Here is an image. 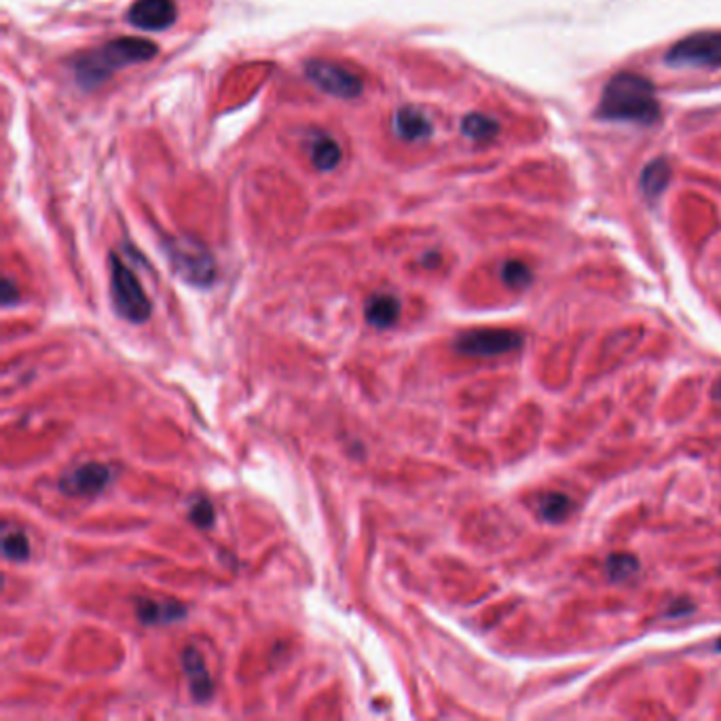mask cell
I'll list each match as a JSON object with an SVG mask.
<instances>
[{
	"mask_svg": "<svg viewBox=\"0 0 721 721\" xmlns=\"http://www.w3.org/2000/svg\"><path fill=\"white\" fill-rule=\"evenodd\" d=\"M176 15L179 9L174 0H136L127 11L129 24L147 32L170 28L176 22Z\"/></svg>",
	"mask_w": 721,
	"mask_h": 721,
	"instance_id": "obj_9",
	"label": "cell"
},
{
	"mask_svg": "<svg viewBox=\"0 0 721 721\" xmlns=\"http://www.w3.org/2000/svg\"><path fill=\"white\" fill-rule=\"evenodd\" d=\"M2 554L7 561H13V563H20V561H26L31 557V541L26 538L24 531H4L2 536Z\"/></svg>",
	"mask_w": 721,
	"mask_h": 721,
	"instance_id": "obj_18",
	"label": "cell"
},
{
	"mask_svg": "<svg viewBox=\"0 0 721 721\" xmlns=\"http://www.w3.org/2000/svg\"><path fill=\"white\" fill-rule=\"evenodd\" d=\"M668 182H671V165L666 163V159H654L643 168L641 188L650 199L661 197Z\"/></svg>",
	"mask_w": 721,
	"mask_h": 721,
	"instance_id": "obj_15",
	"label": "cell"
},
{
	"mask_svg": "<svg viewBox=\"0 0 721 721\" xmlns=\"http://www.w3.org/2000/svg\"><path fill=\"white\" fill-rule=\"evenodd\" d=\"M713 396H716V400L718 402H721V379L716 384V390H713Z\"/></svg>",
	"mask_w": 721,
	"mask_h": 721,
	"instance_id": "obj_23",
	"label": "cell"
},
{
	"mask_svg": "<svg viewBox=\"0 0 721 721\" xmlns=\"http://www.w3.org/2000/svg\"><path fill=\"white\" fill-rule=\"evenodd\" d=\"M157 56V45L147 38L123 36L104 45L98 52H91L77 61V81L83 90H95L102 85L115 70L152 60Z\"/></svg>",
	"mask_w": 721,
	"mask_h": 721,
	"instance_id": "obj_2",
	"label": "cell"
},
{
	"mask_svg": "<svg viewBox=\"0 0 721 721\" xmlns=\"http://www.w3.org/2000/svg\"><path fill=\"white\" fill-rule=\"evenodd\" d=\"M311 161L320 172H331L341 161V149L329 136H320L311 147Z\"/></svg>",
	"mask_w": 721,
	"mask_h": 721,
	"instance_id": "obj_17",
	"label": "cell"
},
{
	"mask_svg": "<svg viewBox=\"0 0 721 721\" xmlns=\"http://www.w3.org/2000/svg\"><path fill=\"white\" fill-rule=\"evenodd\" d=\"M181 662L191 696L195 700H199V702L208 700L211 691H214V684H211L210 673H208V666H206V659L202 656V652L197 648L188 645V648L182 650Z\"/></svg>",
	"mask_w": 721,
	"mask_h": 721,
	"instance_id": "obj_10",
	"label": "cell"
},
{
	"mask_svg": "<svg viewBox=\"0 0 721 721\" xmlns=\"http://www.w3.org/2000/svg\"><path fill=\"white\" fill-rule=\"evenodd\" d=\"M168 261L176 275L191 286H210L216 279V263L210 252L193 240H170L165 243Z\"/></svg>",
	"mask_w": 721,
	"mask_h": 721,
	"instance_id": "obj_4",
	"label": "cell"
},
{
	"mask_svg": "<svg viewBox=\"0 0 721 721\" xmlns=\"http://www.w3.org/2000/svg\"><path fill=\"white\" fill-rule=\"evenodd\" d=\"M500 273H502V282L508 288H514V290H525L531 284V279H534L531 270L525 263H520V261H508V263H504V267H502Z\"/></svg>",
	"mask_w": 721,
	"mask_h": 721,
	"instance_id": "obj_20",
	"label": "cell"
},
{
	"mask_svg": "<svg viewBox=\"0 0 721 721\" xmlns=\"http://www.w3.org/2000/svg\"><path fill=\"white\" fill-rule=\"evenodd\" d=\"M597 115L605 121L652 125L661 117V102L654 83L631 70L614 75L599 100Z\"/></svg>",
	"mask_w": 721,
	"mask_h": 721,
	"instance_id": "obj_1",
	"label": "cell"
},
{
	"mask_svg": "<svg viewBox=\"0 0 721 721\" xmlns=\"http://www.w3.org/2000/svg\"><path fill=\"white\" fill-rule=\"evenodd\" d=\"M393 127L404 140H421L432 136V123L415 106H404L396 113Z\"/></svg>",
	"mask_w": 721,
	"mask_h": 721,
	"instance_id": "obj_13",
	"label": "cell"
},
{
	"mask_svg": "<svg viewBox=\"0 0 721 721\" xmlns=\"http://www.w3.org/2000/svg\"><path fill=\"white\" fill-rule=\"evenodd\" d=\"M214 506H211L210 500H197V502H193L191 504V508H188V518H191V523H195L197 527H202V529H208V527H211L214 525Z\"/></svg>",
	"mask_w": 721,
	"mask_h": 721,
	"instance_id": "obj_21",
	"label": "cell"
},
{
	"mask_svg": "<svg viewBox=\"0 0 721 721\" xmlns=\"http://www.w3.org/2000/svg\"><path fill=\"white\" fill-rule=\"evenodd\" d=\"M716 650H718V652H721V639L720 641H718V643H716Z\"/></svg>",
	"mask_w": 721,
	"mask_h": 721,
	"instance_id": "obj_24",
	"label": "cell"
},
{
	"mask_svg": "<svg viewBox=\"0 0 721 721\" xmlns=\"http://www.w3.org/2000/svg\"><path fill=\"white\" fill-rule=\"evenodd\" d=\"M523 336L520 332L508 331V329H479L468 331L457 336L455 350L464 356L472 358H495L512 354L520 350Z\"/></svg>",
	"mask_w": 721,
	"mask_h": 721,
	"instance_id": "obj_6",
	"label": "cell"
},
{
	"mask_svg": "<svg viewBox=\"0 0 721 721\" xmlns=\"http://www.w3.org/2000/svg\"><path fill=\"white\" fill-rule=\"evenodd\" d=\"M605 571L614 582H625L639 571V561L632 554H611L605 563Z\"/></svg>",
	"mask_w": 721,
	"mask_h": 721,
	"instance_id": "obj_19",
	"label": "cell"
},
{
	"mask_svg": "<svg viewBox=\"0 0 721 721\" xmlns=\"http://www.w3.org/2000/svg\"><path fill=\"white\" fill-rule=\"evenodd\" d=\"M136 616L147 627H161L181 622L186 616V607L179 602H159V599H138Z\"/></svg>",
	"mask_w": 721,
	"mask_h": 721,
	"instance_id": "obj_11",
	"label": "cell"
},
{
	"mask_svg": "<svg viewBox=\"0 0 721 721\" xmlns=\"http://www.w3.org/2000/svg\"><path fill=\"white\" fill-rule=\"evenodd\" d=\"M18 299H20V293H18L15 282L11 277H4V282H2V305L9 307V305L18 302Z\"/></svg>",
	"mask_w": 721,
	"mask_h": 721,
	"instance_id": "obj_22",
	"label": "cell"
},
{
	"mask_svg": "<svg viewBox=\"0 0 721 721\" xmlns=\"http://www.w3.org/2000/svg\"><path fill=\"white\" fill-rule=\"evenodd\" d=\"M305 75L318 90L341 100H352L362 93L360 77L334 61L309 60L305 64Z\"/></svg>",
	"mask_w": 721,
	"mask_h": 721,
	"instance_id": "obj_7",
	"label": "cell"
},
{
	"mask_svg": "<svg viewBox=\"0 0 721 721\" xmlns=\"http://www.w3.org/2000/svg\"><path fill=\"white\" fill-rule=\"evenodd\" d=\"M536 511L548 523H563L570 518L571 512H573V502L565 493L548 491L536 497Z\"/></svg>",
	"mask_w": 721,
	"mask_h": 721,
	"instance_id": "obj_14",
	"label": "cell"
},
{
	"mask_svg": "<svg viewBox=\"0 0 721 721\" xmlns=\"http://www.w3.org/2000/svg\"><path fill=\"white\" fill-rule=\"evenodd\" d=\"M111 297L119 318L131 324H145L151 318V301L136 277L117 254L111 256Z\"/></svg>",
	"mask_w": 721,
	"mask_h": 721,
	"instance_id": "obj_3",
	"label": "cell"
},
{
	"mask_svg": "<svg viewBox=\"0 0 721 721\" xmlns=\"http://www.w3.org/2000/svg\"><path fill=\"white\" fill-rule=\"evenodd\" d=\"M721 571V570H720Z\"/></svg>",
	"mask_w": 721,
	"mask_h": 721,
	"instance_id": "obj_25",
	"label": "cell"
},
{
	"mask_svg": "<svg viewBox=\"0 0 721 721\" xmlns=\"http://www.w3.org/2000/svg\"><path fill=\"white\" fill-rule=\"evenodd\" d=\"M666 64L675 68H721V31H705L677 41Z\"/></svg>",
	"mask_w": 721,
	"mask_h": 721,
	"instance_id": "obj_5",
	"label": "cell"
},
{
	"mask_svg": "<svg viewBox=\"0 0 721 721\" xmlns=\"http://www.w3.org/2000/svg\"><path fill=\"white\" fill-rule=\"evenodd\" d=\"M497 131H500V123L493 117L481 115V113H472V115H468L461 121V134L468 136L470 140H477V142L495 138Z\"/></svg>",
	"mask_w": 721,
	"mask_h": 721,
	"instance_id": "obj_16",
	"label": "cell"
},
{
	"mask_svg": "<svg viewBox=\"0 0 721 721\" xmlns=\"http://www.w3.org/2000/svg\"><path fill=\"white\" fill-rule=\"evenodd\" d=\"M400 311H402V302L398 297H393L390 293H377L366 301L364 318L370 327L386 331L398 322Z\"/></svg>",
	"mask_w": 721,
	"mask_h": 721,
	"instance_id": "obj_12",
	"label": "cell"
},
{
	"mask_svg": "<svg viewBox=\"0 0 721 721\" xmlns=\"http://www.w3.org/2000/svg\"><path fill=\"white\" fill-rule=\"evenodd\" d=\"M113 479H115V472L111 466L91 461V464L77 466L70 472L61 474L58 487L64 495H70V497H93V495L102 493L113 482Z\"/></svg>",
	"mask_w": 721,
	"mask_h": 721,
	"instance_id": "obj_8",
	"label": "cell"
}]
</instances>
